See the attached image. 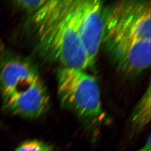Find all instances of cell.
Wrapping results in <instances>:
<instances>
[{
  "label": "cell",
  "mask_w": 151,
  "mask_h": 151,
  "mask_svg": "<svg viewBox=\"0 0 151 151\" xmlns=\"http://www.w3.org/2000/svg\"><path fill=\"white\" fill-rule=\"evenodd\" d=\"M0 97L5 111L25 119L39 118L48 109V93L36 67L3 46H0Z\"/></svg>",
  "instance_id": "6da1fadb"
},
{
  "label": "cell",
  "mask_w": 151,
  "mask_h": 151,
  "mask_svg": "<svg viewBox=\"0 0 151 151\" xmlns=\"http://www.w3.org/2000/svg\"><path fill=\"white\" fill-rule=\"evenodd\" d=\"M57 88L62 106L80 119L96 142L100 128L109 122L96 78L85 70L62 67L57 72Z\"/></svg>",
  "instance_id": "7a4b0ae2"
},
{
  "label": "cell",
  "mask_w": 151,
  "mask_h": 151,
  "mask_svg": "<svg viewBox=\"0 0 151 151\" xmlns=\"http://www.w3.org/2000/svg\"><path fill=\"white\" fill-rule=\"evenodd\" d=\"M78 2L62 20L38 36V48L62 67L85 70L92 65L76 27L75 9Z\"/></svg>",
  "instance_id": "3957f363"
},
{
  "label": "cell",
  "mask_w": 151,
  "mask_h": 151,
  "mask_svg": "<svg viewBox=\"0 0 151 151\" xmlns=\"http://www.w3.org/2000/svg\"><path fill=\"white\" fill-rule=\"evenodd\" d=\"M151 1H121L104 9V42L151 39Z\"/></svg>",
  "instance_id": "277c9868"
},
{
  "label": "cell",
  "mask_w": 151,
  "mask_h": 151,
  "mask_svg": "<svg viewBox=\"0 0 151 151\" xmlns=\"http://www.w3.org/2000/svg\"><path fill=\"white\" fill-rule=\"evenodd\" d=\"M103 10L100 1H78L76 7L77 30L92 65L104 39Z\"/></svg>",
  "instance_id": "5b68a950"
},
{
  "label": "cell",
  "mask_w": 151,
  "mask_h": 151,
  "mask_svg": "<svg viewBox=\"0 0 151 151\" xmlns=\"http://www.w3.org/2000/svg\"><path fill=\"white\" fill-rule=\"evenodd\" d=\"M151 40H119L105 43L119 70L127 75H137L151 64Z\"/></svg>",
  "instance_id": "8992f818"
},
{
  "label": "cell",
  "mask_w": 151,
  "mask_h": 151,
  "mask_svg": "<svg viewBox=\"0 0 151 151\" xmlns=\"http://www.w3.org/2000/svg\"><path fill=\"white\" fill-rule=\"evenodd\" d=\"M77 1H47L30 15L27 25L32 27L39 36L62 20L75 6Z\"/></svg>",
  "instance_id": "52a82bcc"
},
{
  "label": "cell",
  "mask_w": 151,
  "mask_h": 151,
  "mask_svg": "<svg viewBox=\"0 0 151 151\" xmlns=\"http://www.w3.org/2000/svg\"><path fill=\"white\" fill-rule=\"evenodd\" d=\"M151 120V85L133 110L130 120V138L138 135Z\"/></svg>",
  "instance_id": "ba28073f"
},
{
  "label": "cell",
  "mask_w": 151,
  "mask_h": 151,
  "mask_svg": "<svg viewBox=\"0 0 151 151\" xmlns=\"http://www.w3.org/2000/svg\"><path fill=\"white\" fill-rule=\"evenodd\" d=\"M54 146L44 140L33 139L21 143L15 151H54Z\"/></svg>",
  "instance_id": "9c48e42d"
},
{
  "label": "cell",
  "mask_w": 151,
  "mask_h": 151,
  "mask_svg": "<svg viewBox=\"0 0 151 151\" xmlns=\"http://www.w3.org/2000/svg\"><path fill=\"white\" fill-rule=\"evenodd\" d=\"M45 0H20L11 2V5L17 10L32 15L45 4Z\"/></svg>",
  "instance_id": "30bf717a"
},
{
  "label": "cell",
  "mask_w": 151,
  "mask_h": 151,
  "mask_svg": "<svg viewBox=\"0 0 151 151\" xmlns=\"http://www.w3.org/2000/svg\"><path fill=\"white\" fill-rule=\"evenodd\" d=\"M137 151H151V135H149L148 140L145 146Z\"/></svg>",
  "instance_id": "8fae6325"
},
{
  "label": "cell",
  "mask_w": 151,
  "mask_h": 151,
  "mask_svg": "<svg viewBox=\"0 0 151 151\" xmlns=\"http://www.w3.org/2000/svg\"><path fill=\"white\" fill-rule=\"evenodd\" d=\"M1 125H2V124H1V123H0V126H1Z\"/></svg>",
  "instance_id": "7c38bea8"
}]
</instances>
